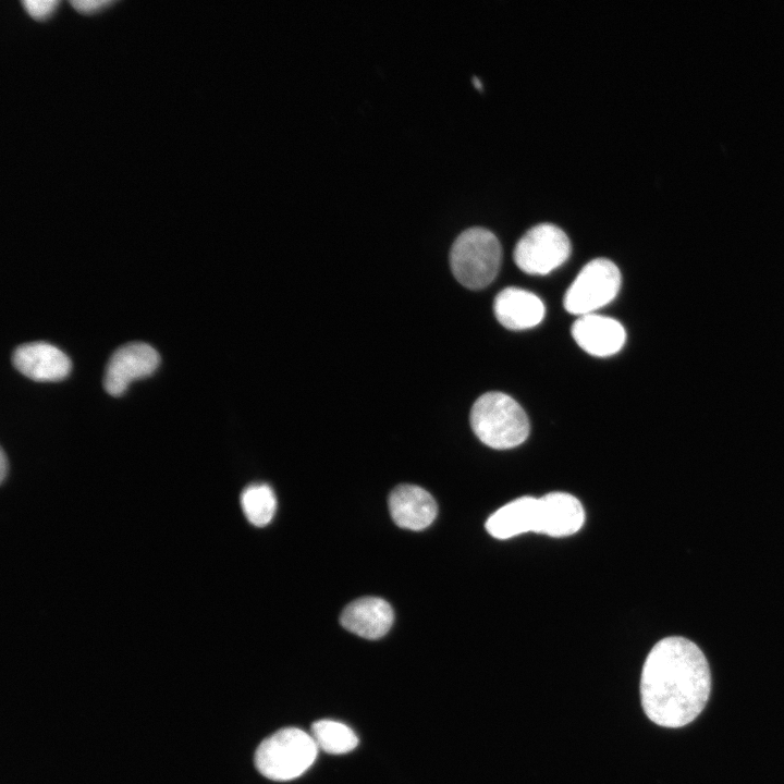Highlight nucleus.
<instances>
[{
	"label": "nucleus",
	"mask_w": 784,
	"mask_h": 784,
	"mask_svg": "<svg viewBox=\"0 0 784 784\" xmlns=\"http://www.w3.org/2000/svg\"><path fill=\"white\" fill-rule=\"evenodd\" d=\"M639 690L650 721L671 728L689 724L705 709L711 691V673L703 652L684 637L661 639L645 660Z\"/></svg>",
	"instance_id": "f257e3e1"
},
{
	"label": "nucleus",
	"mask_w": 784,
	"mask_h": 784,
	"mask_svg": "<svg viewBox=\"0 0 784 784\" xmlns=\"http://www.w3.org/2000/svg\"><path fill=\"white\" fill-rule=\"evenodd\" d=\"M469 420L477 438L497 450L515 448L529 434V420L525 411L502 392H488L477 399Z\"/></svg>",
	"instance_id": "f03ea898"
},
{
	"label": "nucleus",
	"mask_w": 784,
	"mask_h": 784,
	"mask_svg": "<svg viewBox=\"0 0 784 784\" xmlns=\"http://www.w3.org/2000/svg\"><path fill=\"white\" fill-rule=\"evenodd\" d=\"M502 248L497 236L485 228H469L454 241L450 266L456 280L471 290L490 284L500 269Z\"/></svg>",
	"instance_id": "7ed1b4c3"
},
{
	"label": "nucleus",
	"mask_w": 784,
	"mask_h": 784,
	"mask_svg": "<svg viewBox=\"0 0 784 784\" xmlns=\"http://www.w3.org/2000/svg\"><path fill=\"white\" fill-rule=\"evenodd\" d=\"M317 754L318 747L310 733L286 727L260 743L255 752V764L270 780L290 781L309 769Z\"/></svg>",
	"instance_id": "20e7f679"
},
{
	"label": "nucleus",
	"mask_w": 784,
	"mask_h": 784,
	"mask_svg": "<svg viewBox=\"0 0 784 784\" xmlns=\"http://www.w3.org/2000/svg\"><path fill=\"white\" fill-rule=\"evenodd\" d=\"M621 286V272L607 258L590 260L579 271L564 296L565 309L574 315H588L612 302Z\"/></svg>",
	"instance_id": "39448f33"
},
{
	"label": "nucleus",
	"mask_w": 784,
	"mask_h": 784,
	"mask_svg": "<svg viewBox=\"0 0 784 784\" xmlns=\"http://www.w3.org/2000/svg\"><path fill=\"white\" fill-rule=\"evenodd\" d=\"M569 254L571 242L565 232L552 223H540L519 238L513 257L522 271L547 274L564 264Z\"/></svg>",
	"instance_id": "423d86ee"
},
{
	"label": "nucleus",
	"mask_w": 784,
	"mask_h": 784,
	"mask_svg": "<svg viewBox=\"0 0 784 784\" xmlns=\"http://www.w3.org/2000/svg\"><path fill=\"white\" fill-rule=\"evenodd\" d=\"M158 352L147 343L132 342L119 347L107 364L103 388L112 396L122 395L130 383L155 372Z\"/></svg>",
	"instance_id": "0eeeda50"
},
{
	"label": "nucleus",
	"mask_w": 784,
	"mask_h": 784,
	"mask_svg": "<svg viewBox=\"0 0 784 784\" xmlns=\"http://www.w3.org/2000/svg\"><path fill=\"white\" fill-rule=\"evenodd\" d=\"M14 367L25 377L39 381H60L71 370L70 358L58 347L46 342L20 345L12 355Z\"/></svg>",
	"instance_id": "6e6552de"
},
{
	"label": "nucleus",
	"mask_w": 784,
	"mask_h": 784,
	"mask_svg": "<svg viewBox=\"0 0 784 784\" xmlns=\"http://www.w3.org/2000/svg\"><path fill=\"white\" fill-rule=\"evenodd\" d=\"M388 504L394 523L409 530L427 528L438 513L432 495L415 485L396 486L389 495Z\"/></svg>",
	"instance_id": "1a4fd4ad"
},
{
	"label": "nucleus",
	"mask_w": 784,
	"mask_h": 784,
	"mask_svg": "<svg viewBox=\"0 0 784 784\" xmlns=\"http://www.w3.org/2000/svg\"><path fill=\"white\" fill-rule=\"evenodd\" d=\"M572 335L585 352L598 357L617 353L626 339L617 320L596 314L579 316L572 326Z\"/></svg>",
	"instance_id": "9d476101"
},
{
	"label": "nucleus",
	"mask_w": 784,
	"mask_h": 784,
	"mask_svg": "<svg viewBox=\"0 0 784 784\" xmlns=\"http://www.w3.org/2000/svg\"><path fill=\"white\" fill-rule=\"evenodd\" d=\"M393 621L392 607L378 597H363L352 601L340 616L345 629L372 640L383 637L390 630Z\"/></svg>",
	"instance_id": "9b49d317"
},
{
	"label": "nucleus",
	"mask_w": 784,
	"mask_h": 784,
	"mask_svg": "<svg viewBox=\"0 0 784 784\" xmlns=\"http://www.w3.org/2000/svg\"><path fill=\"white\" fill-rule=\"evenodd\" d=\"M540 499L520 497L494 512L486 529L497 539H509L529 531L540 534Z\"/></svg>",
	"instance_id": "f8f14e48"
},
{
	"label": "nucleus",
	"mask_w": 784,
	"mask_h": 784,
	"mask_svg": "<svg viewBox=\"0 0 784 784\" xmlns=\"http://www.w3.org/2000/svg\"><path fill=\"white\" fill-rule=\"evenodd\" d=\"M494 315L499 322L511 330H524L537 326L544 316L541 299L531 292L506 287L494 298Z\"/></svg>",
	"instance_id": "ddd939ff"
},
{
	"label": "nucleus",
	"mask_w": 784,
	"mask_h": 784,
	"mask_svg": "<svg viewBox=\"0 0 784 784\" xmlns=\"http://www.w3.org/2000/svg\"><path fill=\"white\" fill-rule=\"evenodd\" d=\"M540 534L550 537H565L577 532L585 522V511L574 495L566 492H550L540 498Z\"/></svg>",
	"instance_id": "4468645a"
},
{
	"label": "nucleus",
	"mask_w": 784,
	"mask_h": 784,
	"mask_svg": "<svg viewBox=\"0 0 784 784\" xmlns=\"http://www.w3.org/2000/svg\"><path fill=\"white\" fill-rule=\"evenodd\" d=\"M310 735L318 749L332 755L346 754L358 745V738L353 730L333 720H320L313 723Z\"/></svg>",
	"instance_id": "2eb2a0df"
},
{
	"label": "nucleus",
	"mask_w": 784,
	"mask_h": 784,
	"mask_svg": "<svg viewBox=\"0 0 784 784\" xmlns=\"http://www.w3.org/2000/svg\"><path fill=\"white\" fill-rule=\"evenodd\" d=\"M243 512L256 527L268 525L277 511V498L272 488L266 483H253L241 494Z\"/></svg>",
	"instance_id": "dca6fc26"
},
{
	"label": "nucleus",
	"mask_w": 784,
	"mask_h": 784,
	"mask_svg": "<svg viewBox=\"0 0 784 784\" xmlns=\"http://www.w3.org/2000/svg\"><path fill=\"white\" fill-rule=\"evenodd\" d=\"M57 3L58 2L56 0H23L22 1V4L24 5L25 10L34 19L47 17L52 12V10L57 5Z\"/></svg>",
	"instance_id": "f3484780"
},
{
	"label": "nucleus",
	"mask_w": 784,
	"mask_h": 784,
	"mask_svg": "<svg viewBox=\"0 0 784 784\" xmlns=\"http://www.w3.org/2000/svg\"><path fill=\"white\" fill-rule=\"evenodd\" d=\"M108 3H110V1H107V0H75V1H71V4H72L77 11L84 12V13L94 12V11L98 10L99 8H101L102 5H106V4H108Z\"/></svg>",
	"instance_id": "a211bd4d"
},
{
	"label": "nucleus",
	"mask_w": 784,
	"mask_h": 784,
	"mask_svg": "<svg viewBox=\"0 0 784 784\" xmlns=\"http://www.w3.org/2000/svg\"><path fill=\"white\" fill-rule=\"evenodd\" d=\"M8 469H9L8 458H7L5 452L3 450H1V453H0V479H1V482L4 481L7 474H8Z\"/></svg>",
	"instance_id": "6ab92c4d"
},
{
	"label": "nucleus",
	"mask_w": 784,
	"mask_h": 784,
	"mask_svg": "<svg viewBox=\"0 0 784 784\" xmlns=\"http://www.w3.org/2000/svg\"><path fill=\"white\" fill-rule=\"evenodd\" d=\"M473 83H474V85H475V87H476L477 89L482 90V84H481V81H480L478 77L474 76V77H473Z\"/></svg>",
	"instance_id": "aec40b11"
}]
</instances>
